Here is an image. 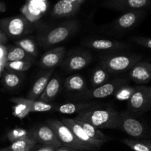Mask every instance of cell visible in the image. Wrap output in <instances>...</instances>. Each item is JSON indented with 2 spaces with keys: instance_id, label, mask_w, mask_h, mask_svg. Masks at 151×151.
Returning a JSON list of instances; mask_svg holds the SVG:
<instances>
[{
  "instance_id": "44dd1931",
  "label": "cell",
  "mask_w": 151,
  "mask_h": 151,
  "mask_svg": "<svg viewBox=\"0 0 151 151\" xmlns=\"http://www.w3.org/2000/svg\"><path fill=\"white\" fill-rule=\"evenodd\" d=\"M34 58L25 52L22 48L17 46H9L7 48L6 61H16V60H26L32 62Z\"/></svg>"
},
{
  "instance_id": "d6986e66",
  "label": "cell",
  "mask_w": 151,
  "mask_h": 151,
  "mask_svg": "<svg viewBox=\"0 0 151 151\" xmlns=\"http://www.w3.org/2000/svg\"><path fill=\"white\" fill-rule=\"evenodd\" d=\"M141 13L129 12L122 15L116 20V27L120 29H128L135 26L141 17Z\"/></svg>"
},
{
  "instance_id": "7a4b0ae2",
  "label": "cell",
  "mask_w": 151,
  "mask_h": 151,
  "mask_svg": "<svg viewBox=\"0 0 151 151\" xmlns=\"http://www.w3.org/2000/svg\"><path fill=\"white\" fill-rule=\"evenodd\" d=\"M47 125L54 131L57 138L61 143L62 146L76 150L94 151L95 149L90 147L81 142L71 131V130L63 123L61 121L58 119H50L47 121Z\"/></svg>"
},
{
  "instance_id": "ab89813d",
  "label": "cell",
  "mask_w": 151,
  "mask_h": 151,
  "mask_svg": "<svg viewBox=\"0 0 151 151\" xmlns=\"http://www.w3.org/2000/svg\"><path fill=\"white\" fill-rule=\"evenodd\" d=\"M142 142L143 143H144L145 145H146L147 146V147H149V148L151 150V140H149V139H142L141 140Z\"/></svg>"
},
{
  "instance_id": "8fae6325",
  "label": "cell",
  "mask_w": 151,
  "mask_h": 151,
  "mask_svg": "<svg viewBox=\"0 0 151 151\" xmlns=\"http://www.w3.org/2000/svg\"><path fill=\"white\" fill-rule=\"evenodd\" d=\"M91 60V55L88 52L74 53L63 62V67L67 72H75L84 69Z\"/></svg>"
},
{
  "instance_id": "d4e9b609",
  "label": "cell",
  "mask_w": 151,
  "mask_h": 151,
  "mask_svg": "<svg viewBox=\"0 0 151 151\" xmlns=\"http://www.w3.org/2000/svg\"><path fill=\"white\" fill-rule=\"evenodd\" d=\"M109 73L110 72L103 67V66H97L94 69V72L92 73L91 78V85L94 88L101 86L103 84L107 83L108 80L109 79Z\"/></svg>"
},
{
  "instance_id": "277c9868",
  "label": "cell",
  "mask_w": 151,
  "mask_h": 151,
  "mask_svg": "<svg viewBox=\"0 0 151 151\" xmlns=\"http://www.w3.org/2000/svg\"><path fill=\"white\" fill-rule=\"evenodd\" d=\"M141 60L138 55H116L106 57L101 60V66L109 72H122L130 70Z\"/></svg>"
},
{
  "instance_id": "d6a6232c",
  "label": "cell",
  "mask_w": 151,
  "mask_h": 151,
  "mask_svg": "<svg viewBox=\"0 0 151 151\" xmlns=\"http://www.w3.org/2000/svg\"><path fill=\"white\" fill-rule=\"evenodd\" d=\"M29 113H30L29 109L23 103H16L13 106V115L19 119H24L27 116Z\"/></svg>"
},
{
  "instance_id": "7bdbcfd3",
  "label": "cell",
  "mask_w": 151,
  "mask_h": 151,
  "mask_svg": "<svg viewBox=\"0 0 151 151\" xmlns=\"http://www.w3.org/2000/svg\"><path fill=\"white\" fill-rule=\"evenodd\" d=\"M0 151H10V150L8 149V147H4V148H1L0 149Z\"/></svg>"
},
{
  "instance_id": "74e56055",
  "label": "cell",
  "mask_w": 151,
  "mask_h": 151,
  "mask_svg": "<svg viewBox=\"0 0 151 151\" xmlns=\"http://www.w3.org/2000/svg\"><path fill=\"white\" fill-rule=\"evenodd\" d=\"M7 37L5 34L4 33L2 30L0 29V44H4V43L7 41Z\"/></svg>"
},
{
  "instance_id": "e575fe53",
  "label": "cell",
  "mask_w": 151,
  "mask_h": 151,
  "mask_svg": "<svg viewBox=\"0 0 151 151\" xmlns=\"http://www.w3.org/2000/svg\"><path fill=\"white\" fill-rule=\"evenodd\" d=\"M133 41L139 45H141L146 48L151 50V38H145V37H134L132 38Z\"/></svg>"
},
{
  "instance_id": "3957f363",
  "label": "cell",
  "mask_w": 151,
  "mask_h": 151,
  "mask_svg": "<svg viewBox=\"0 0 151 151\" xmlns=\"http://www.w3.org/2000/svg\"><path fill=\"white\" fill-rule=\"evenodd\" d=\"M75 29L76 24L74 23L59 25L38 35V41L43 47L55 46L69 38Z\"/></svg>"
},
{
  "instance_id": "4dcf8cb0",
  "label": "cell",
  "mask_w": 151,
  "mask_h": 151,
  "mask_svg": "<svg viewBox=\"0 0 151 151\" xmlns=\"http://www.w3.org/2000/svg\"><path fill=\"white\" fill-rule=\"evenodd\" d=\"M122 142L134 151H151V150L145 145L141 140L131 139H124Z\"/></svg>"
},
{
  "instance_id": "7c38bea8",
  "label": "cell",
  "mask_w": 151,
  "mask_h": 151,
  "mask_svg": "<svg viewBox=\"0 0 151 151\" xmlns=\"http://www.w3.org/2000/svg\"><path fill=\"white\" fill-rule=\"evenodd\" d=\"M129 77L137 84H145L151 81V63L139 61L130 69Z\"/></svg>"
},
{
  "instance_id": "ba28073f",
  "label": "cell",
  "mask_w": 151,
  "mask_h": 151,
  "mask_svg": "<svg viewBox=\"0 0 151 151\" xmlns=\"http://www.w3.org/2000/svg\"><path fill=\"white\" fill-rule=\"evenodd\" d=\"M127 83L125 79H116L101 86L80 93L78 97L82 99H103L113 95L115 91L124 84Z\"/></svg>"
},
{
  "instance_id": "ee69618b",
  "label": "cell",
  "mask_w": 151,
  "mask_h": 151,
  "mask_svg": "<svg viewBox=\"0 0 151 151\" xmlns=\"http://www.w3.org/2000/svg\"><path fill=\"white\" fill-rule=\"evenodd\" d=\"M148 93H149V94H150V96L151 97V86L148 87Z\"/></svg>"
},
{
  "instance_id": "83f0119b",
  "label": "cell",
  "mask_w": 151,
  "mask_h": 151,
  "mask_svg": "<svg viewBox=\"0 0 151 151\" xmlns=\"http://www.w3.org/2000/svg\"><path fill=\"white\" fill-rule=\"evenodd\" d=\"M32 62L26 60L6 61L4 68L10 72H20L28 70L32 66Z\"/></svg>"
},
{
  "instance_id": "7402d4cb",
  "label": "cell",
  "mask_w": 151,
  "mask_h": 151,
  "mask_svg": "<svg viewBox=\"0 0 151 151\" xmlns=\"http://www.w3.org/2000/svg\"><path fill=\"white\" fill-rule=\"evenodd\" d=\"M76 120V119H75ZM77 122L81 126V128L84 130L87 135L91 139L95 140H100V141H105L107 142L109 139V137L103 134L99 128H96L95 126L92 125L91 124L86 122H83V121L76 120Z\"/></svg>"
},
{
  "instance_id": "60d3db41",
  "label": "cell",
  "mask_w": 151,
  "mask_h": 151,
  "mask_svg": "<svg viewBox=\"0 0 151 151\" xmlns=\"http://www.w3.org/2000/svg\"><path fill=\"white\" fill-rule=\"evenodd\" d=\"M5 63L6 61H0V76H1L3 70H4V66H5Z\"/></svg>"
},
{
  "instance_id": "ac0fdd59",
  "label": "cell",
  "mask_w": 151,
  "mask_h": 151,
  "mask_svg": "<svg viewBox=\"0 0 151 151\" xmlns=\"http://www.w3.org/2000/svg\"><path fill=\"white\" fill-rule=\"evenodd\" d=\"M88 47L97 50H112L123 48L124 44L116 41L108 39H95L91 40L86 43Z\"/></svg>"
},
{
  "instance_id": "836d02e7",
  "label": "cell",
  "mask_w": 151,
  "mask_h": 151,
  "mask_svg": "<svg viewBox=\"0 0 151 151\" xmlns=\"http://www.w3.org/2000/svg\"><path fill=\"white\" fill-rule=\"evenodd\" d=\"M126 4L130 9H141L151 4V0H127Z\"/></svg>"
},
{
  "instance_id": "f1b7e54d",
  "label": "cell",
  "mask_w": 151,
  "mask_h": 151,
  "mask_svg": "<svg viewBox=\"0 0 151 151\" xmlns=\"http://www.w3.org/2000/svg\"><path fill=\"white\" fill-rule=\"evenodd\" d=\"M74 10H75L74 4L60 0L54 6L53 13L55 16L60 17V16H65L71 14Z\"/></svg>"
},
{
  "instance_id": "1f68e13d",
  "label": "cell",
  "mask_w": 151,
  "mask_h": 151,
  "mask_svg": "<svg viewBox=\"0 0 151 151\" xmlns=\"http://www.w3.org/2000/svg\"><path fill=\"white\" fill-rule=\"evenodd\" d=\"M28 131H26L24 128H16L14 129L11 130L7 134V139L11 143L23 138V137L28 136Z\"/></svg>"
},
{
  "instance_id": "52a82bcc",
  "label": "cell",
  "mask_w": 151,
  "mask_h": 151,
  "mask_svg": "<svg viewBox=\"0 0 151 151\" xmlns=\"http://www.w3.org/2000/svg\"><path fill=\"white\" fill-rule=\"evenodd\" d=\"M0 28L7 37L11 38L24 36L31 30L27 21L19 16L0 21Z\"/></svg>"
},
{
  "instance_id": "4316f807",
  "label": "cell",
  "mask_w": 151,
  "mask_h": 151,
  "mask_svg": "<svg viewBox=\"0 0 151 151\" xmlns=\"http://www.w3.org/2000/svg\"><path fill=\"white\" fill-rule=\"evenodd\" d=\"M16 46L22 48L25 52L35 58L38 55V47L35 44V41L31 38H23L15 42Z\"/></svg>"
},
{
  "instance_id": "cb8c5ba5",
  "label": "cell",
  "mask_w": 151,
  "mask_h": 151,
  "mask_svg": "<svg viewBox=\"0 0 151 151\" xmlns=\"http://www.w3.org/2000/svg\"><path fill=\"white\" fill-rule=\"evenodd\" d=\"M45 10V5L44 2L40 0H32L28 6L25 14L27 15V18L30 22L37 20L41 16V13Z\"/></svg>"
},
{
  "instance_id": "5bb4252c",
  "label": "cell",
  "mask_w": 151,
  "mask_h": 151,
  "mask_svg": "<svg viewBox=\"0 0 151 151\" xmlns=\"http://www.w3.org/2000/svg\"><path fill=\"white\" fill-rule=\"evenodd\" d=\"M53 69L46 70L43 72L42 74L38 76L35 82L34 83L32 88L29 91V94L27 95V99L32 100H36L37 99L39 98L41 94L44 91V88L47 86L49 81L51 78L52 75L53 73Z\"/></svg>"
},
{
  "instance_id": "f35d334b",
  "label": "cell",
  "mask_w": 151,
  "mask_h": 151,
  "mask_svg": "<svg viewBox=\"0 0 151 151\" xmlns=\"http://www.w3.org/2000/svg\"><path fill=\"white\" fill-rule=\"evenodd\" d=\"M55 151H89V150H76V149L69 148V147H63V146H61V147H58V148L56 149Z\"/></svg>"
},
{
  "instance_id": "2e32d148",
  "label": "cell",
  "mask_w": 151,
  "mask_h": 151,
  "mask_svg": "<svg viewBox=\"0 0 151 151\" xmlns=\"http://www.w3.org/2000/svg\"><path fill=\"white\" fill-rule=\"evenodd\" d=\"M60 87H61V83L58 77L55 76L50 78L47 86L38 98L39 99L38 100H41L44 103H50V102L54 100L55 98L57 97L60 90Z\"/></svg>"
},
{
  "instance_id": "f546056e",
  "label": "cell",
  "mask_w": 151,
  "mask_h": 151,
  "mask_svg": "<svg viewBox=\"0 0 151 151\" xmlns=\"http://www.w3.org/2000/svg\"><path fill=\"white\" fill-rule=\"evenodd\" d=\"M135 90V87L131 86L126 84L121 86L114 94V97L119 101H128L132 96Z\"/></svg>"
},
{
  "instance_id": "9c48e42d",
  "label": "cell",
  "mask_w": 151,
  "mask_h": 151,
  "mask_svg": "<svg viewBox=\"0 0 151 151\" xmlns=\"http://www.w3.org/2000/svg\"><path fill=\"white\" fill-rule=\"evenodd\" d=\"M27 135L35 139L38 144L53 146L55 147H60L62 146L54 131L48 125H38L36 128L29 130Z\"/></svg>"
},
{
  "instance_id": "8992f818",
  "label": "cell",
  "mask_w": 151,
  "mask_h": 151,
  "mask_svg": "<svg viewBox=\"0 0 151 151\" xmlns=\"http://www.w3.org/2000/svg\"><path fill=\"white\" fill-rule=\"evenodd\" d=\"M128 109L131 113L142 114L151 109V97L148 87L138 86L135 87L131 98L128 100Z\"/></svg>"
},
{
  "instance_id": "30bf717a",
  "label": "cell",
  "mask_w": 151,
  "mask_h": 151,
  "mask_svg": "<svg viewBox=\"0 0 151 151\" xmlns=\"http://www.w3.org/2000/svg\"><path fill=\"white\" fill-rule=\"evenodd\" d=\"M61 122L64 125H66L69 129L71 130L74 135L83 144L92 147L94 149H99L106 142L105 141H100V140H95L91 139V137L87 135L86 133L84 130L81 128V125L77 122L75 119H69V118H63L61 119Z\"/></svg>"
},
{
  "instance_id": "5b68a950",
  "label": "cell",
  "mask_w": 151,
  "mask_h": 151,
  "mask_svg": "<svg viewBox=\"0 0 151 151\" xmlns=\"http://www.w3.org/2000/svg\"><path fill=\"white\" fill-rule=\"evenodd\" d=\"M118 129L134 138L146 137L147 129L142 122L128 111L119 113V123Z\"/></svg>"
},
{
  "instance_id": "484cf974",
  "label": "cell",
  "mask_w": 151,
  "mask_h": 151,
  "mask_svg": "<svg viewBox=\"0 0 151 151\" xmlns=\"http://www.w3.org/2000/svg\"><path fill=\"white\" fill-rule=\"evenodd\" d=\"M22 75L18 72H7L3 75L2 83L7 88H16L21 84Z\"/></svg>"
},
{
  "instance_id": "ffe728a7",
  "label": "cell",
  "mask_w": 151,
  "mask_h": 151,
  "mask_svg": "<svg viewBox=\"0 0 151 151\" xmlns=\"http://www.w3.org/2000/svg\"><path fill=\"white\" fill-rule=\"evenodd\" d=\"M65 87L68 91L82 93L86 91V83L81 75H74L68 77L65 81Z\"/></svg>"
},
{
  "instance_id": "e0dca14e",
  "label": "cell",
  "mask_w": 151,
  "mask_h": 151,
  "mask_svg": "<svg viewBox=\"0 0 151 151\" xmlns=\"http://www.w3.org/2000/svg\"><path fill=\"white\" fill-rule=\"evenodd\" d=\"M97 106H98L94 103H63V104L57 106L55 110L57 112L63 114H72L75 113L79 114L83 111L91 109V108L97 107Z\"/></svg>"
},
{
  "instance_id": "b9f144b4",
  "label": "cell",
  "mask_w": 151,
  "mask_h": 151,
  "mask_svg": "<svg viewBox=\"0 0 151 151\" xmlns=\"http://www.w3.org/2000/svg\"><path fill=\"white\" fill-rule=\"evenodd\" d=\"M63 1H66V2L72 3V4H73L74 2H75V1H76V0H63Z\"/></svg>"
},
{
  "instance_id": "603a6c76",
  "label": "cell",
  "mask_w": 151,
  "mask_h": 151,
  "mask_svg": "<svg viewBox=\"0 0 151 151\" xmlns=\"http://www.w3.org/2000/svg\"><path fill=\"white\" fill-rule=\"evenodd\" d=\"M36 144L37 142L35 139L29 136H26L11 143V145L7 147L10 151H29Z\"/></svg>"
},
{
  "instance_id": "4fadbf2b",
  "label": "cell",
  "mask_w": 151,
  "mask_h": 151,
  "mask_svg": "<svg viewBox=\"0 0 151 151\" xmlns=\"http://www.w3.org/2000/svg\"><path fill=\"white\" fill-rule=\"evenodd\" d=\"M65 55V48L58 47L44 53L39 61L41 69L49 70L52 69L61 63Z\"/></svg>"
},
{
  "instance_id": "6da1fadb",
  "label": "cell",
  "mask_w": 151,
  "mask_h": 151,
  "mask_svg": "<svg viewBox=\"0 0 151 151\" xmlns=\"http://www.w3.org/2000/svg\"><path fill=\"white\" fill-rule=\"evenodd\" d=\"M74 119L88 122L99 129H118L119 112L112 107L97 106L78 114Z\"/></svg>"
},
{
  "instance_id": "9a60e30c",
  "label": "cell",
  "mask_w": 151,
  "mask_h": 151,
  "mask_svg": "<svg viewBox=\"0 0 151 151\" xmlns=\"http://www.w3.org/2000/svg\"><path fill=\"white\" fill-rule=\"evenodd\" d=\"M10 101L15 103H23L30 112H47L54 109V105L51 103H44L41 100H32L24 97H12Z\"/></svg>"
},
{
  "instance_id": "d590c367",
  "label": "cell",
  "mask_w": 151,
  "mask_h": 151,
  "mask_svg": "<svg viewBox=\"0 0 151 151\" xmlns=\"http://www.w3.org/2000/svg\"><path fill=\"white\" fill-rule=\"evenodd\" d=\"M57 148H58V147H53V146L50 145H38V143H37V144L29 151H55Z\"/></svg>"
},
{
  "instance_id": "8d00e7d4",
  "label": "cell",
  "mask_w": 151,
  "mask_h": 151,
  "mask_svg": "<svg viewBox=\"0 0 151 151\" xmlns=\"http://www.w3.org/2000/svg\"><path fill=\"white\" fill-rule=\"evenodd\" d=\"M7 48L2 44H0V61H6Z\"/></svg>"
}]
</instances>
